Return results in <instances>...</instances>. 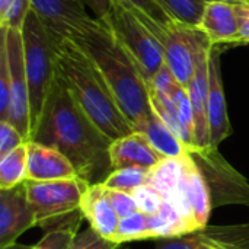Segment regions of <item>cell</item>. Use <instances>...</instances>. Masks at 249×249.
I'll return each mask as SVG.
<instances>
[{"instance_id":"cell-26","label":"cell","mask_w":249,"mask_h":249,"mask_svg":"<svg viewBox=\"0 0 249 249\" xmlns=\"http://www.w3.org/2000/svg\"><path fill=\"white\" fill-rule=\"evenodd\" d=\"M149 214L143 212H136L130 216L120 219V225L115 235L117 244H125L133 241H149Z\"/></svg>"},{"instance_id":"cell-4","label":"cell","mask_w":249,"mask_h":249,"mask_svg":"<svg viewBox=\"0 0 249 249\" xmlns=\"http://www.w3.org/2000/svg\"><path fill=\"white\" fill-rule=\"evenodd\" d=\"M20 31L29 88L31 133H34L57 76L55 41L32 9L28 12Z\"/></svg>"},{"instance_id":"cell-36","label":"cell","mask_w":249,"mask_h":249,"mask_svg":"<svg viewBox=\"0 0 249 249\" xmlns=\"http://www.w3.org/2000/svg\"><path fill=\"white\" fill-rule=\"evenodd\" d=\"M0 249H32V247H31V245H23V244L13 242V244L4 245V247H0Z\"/></svg>"},{"instance_id":"cell-34","label":"cell","mask_w":249,"mask_h":249,"mask_svg":"<svg viewBox=\"0 0 249 249\" xmlns=\"http://www.w3.org/2000/svg\"><path fill=\"white\" fill-rule=\"evenodd\" d=\"M239 23V44H249V3L235 4Z\"/></svg>"},{"instance_id":"cell-3","label":"cell","mask_w":249,"mask_h":249,"mask_svg":"<svg viewBox=\"0 0 249 249\" xmlns=\"http://www.w3.org/2000/svg\"><path fill=\"white\" fill-rule=\"evenodd\" d=\"M55 67L79 107L105 137L114 142L134 131L102 74L73 39L55 41Z\"/></svg>"},{"instance_id":"cell-33","label":"cell","mask_w":249,"mask_h":249,"mask_svg":"<svg viewBox=\"0 0 249 249\" xmlns=\"http://www.w3.org/2000/svg\"><path fill=\"white\" fill-rule=\"evenodd\" d=\"M107 194H108V198H109L114 210L120 216V219H123L125 216H130V214L139 212L137 204H136V201H134V198H133V196L130 193H124V191H117V190L107 188Z\"/></svg>"},{"instance_id":"cell-9","label":"cell","mask_w":249,"mask_h":249,"mask_svg":"<svg viewBox=\"0 0 249 249\" xmlns=\"http://www.w3.org/2000/svg\"><path fill=\"white\" fill-rule=\"evenodd\" d=\"M166 200L187 222L191 233L209 226V219L213 210L210 188L190 153L185 159L182 179Z\"/></svg>"},{"instance_id":"cell-38","label":"cell","mask_w":249,"mask_h":249,"mask_svg":"<svg viewBox=\"0 0 249 249\" xmlns=\"http://www.w3.org/2000/svg\"><path fill=\"white\" fill-rule=\"evenodd\" d=\"M120 249H121V248H120Z\"/></svg>"},{"instance_id":"cell-21","label":"cell","mask_w":249,"mask_h":249,"mask_svg":"<svg viewBox=\"0 0 249 249\" xmlns=\"http://www.w3.org/2000/svg\"><path fill=\"white\" fill-rule=\"evenodd\" d=\"M134 15L159 39L178 20L159 3V0H112Z\"/></svg>"},{"instance_id":"cell-23","label":"cell","mask_w":249,"mask_h":249,"mask_svg":"<svg viewBox=\"0 0 249 249\" xmlns=\"http://www.w3.org/2000/svg\"><path fill=\"white\" fill-rule=\"evenodd\" d=\"M188 153L182 158H165L160 163L149 171V182L155 188H158L165 198H168L179 185L184 169L185 159Z\"/></svg>"},{"instance_id":"cell-29","label":"cell","mask_w":249,"mask_h":249,"mask_svg":"<svg viewBox=\"0 0 249 249\" xmlns=\"http://www.w3.org/2000/svg\"><path fill=\"white\" fill-rule=\"evenodd\" d=\"M131 196L137 204L139 212H143L146 214H156L166 200L163 194L150 184L139 187L131 193Z\"/></svg>"},{"instance_id":"cell-1","label":"cell","mask_w":249,"mask_h":249,"mask_svg":"<svg viewBox=\"0 0 249 249\" xmlns=\"http://www.w3.org/2000/svg\"><path fill=\"white\" fill-rule=\"evenodd\" d=\"M31 140L60 150L90 184L111 168V140L89 120L58 74Z\"/></svg>"},{"instance_id":"cell-25","label":"cell","mask_w":249,"mask_h":249,"mask_svg":"<svg viewBox=\"0 0 249 249\" xmlns=\"http://www.w3.org/2000/svg\"><path fill=\"white\" fill-rule=\"evenodd\" d=\"M101 182L109 190H117L131 194L134 190L149 182V169H143V168L115 169L111 171Z\"/></svg>"},{"instance_id":"cell-20","label":"cell","mask_w":249,"mask_h":249,"mask_svg":"<svg viewBox=\"0 0 249 249\" xmlns=\"http://www.w3.org/2000/svg\"><path fill=\"white\" fill-rule=\"evenodd\" d=\"M136 131L142 133L162 158H182L188 153L184 142L155 112Z\"/></svg>"},{"instance_id":"cell-32","label":"cell","mask_w":249,"mask_h":249,"mask_svg":"<svg viewBox=\"0 0 249 249\" xmlns=\"http://www.w3.org/2000/svg\"><path fill=\"white\" fill-rule=\"evenodd\" d=\"M26 139L7 121H0V158L25 144Z\"/></svg>"},{"instance_id":"cell-13","label":"cell","mask_w":249,"mask_h":249,"mask_svg":"<svg viewBox=\"0 0 249 249\" xmlns=\"http://www.w3.org/2000/svg\"><path fill=\"white\" fill-rule=\"evenodd\" d=\"M36 225L25 182L10 190H0V247L16 242L23 232Z\"/></svg>"},{"instance_id":"cell-15","label":"cell","mask_w":249,"mask_h":249,"mask_svg":"<svg viewBox=\"0 0 249 249\" xmlns=\"http://www.w3.org/2000/svg\"><path fill=\"white\" fill-rule=\"evenodd\" d=\"M209 125L210 147L219 146L232 134L220 69V45H213L209 58Z\"/></svg>"},{"instance_id":"cell-22","label":"cell","mask_w":249,"mask_h":249,"mask_svg":"<svg viewBox=\"0 0 249 249\" xmlns=\"http://www.w3.org/2000/svg\"><path fill=\"white\" fill-rule=\"evenodd\" d=\"M83 219L85 217L79 209L73 213L44 223L41 228H45L47 232L38 244L32 245V249H70L79 233V226Z\"/></svg>"},{"instance_id":"cell-2","label":"cell","mask_w":249,"mask_h":249,"mask_svg":"<svg viewBox=\"0 0 249 249\" xmlns=\"http://www.w3.org/2000/svg\"><path fill=\"white\" fill-rule=\"evenodd\" d=\"M102 74L117 105L134 131L153 112L149 85L104 19L88 23L71 38Z\"/></svg>"},{"instance_id":"cell-24","label":"cell","mask_w":249,"mask_h":249,"mask_svg":"<svg viewBox=\"0 0 249 249\" xmlns=\"http://www.w3.org/2000/svg\"><path fill=\"white\" fill-rule=\"evenodd\" d=\"M26 143L0 158V190L15 188L18 185H22L28 179Z\"/></svg>"},{"instance_id":"cell-17","label":"cell","mask_w":249,"mask_h":249,"mask_svg":"<svg viewBox=\"0 0 249 249\" xmlns=\"http://www.w3.org/2000/svg\"><path fill=\"white\" fill-rule=\"evenodd\" d=\"M163 159L165 158H162L139 131L120 137L109 144V162L112 171L123 168H143L150 171Z\"/></svg>"},{"instance_id":"cell-16","label":"cell","mask_w":249,"mask_h":249,"mask_svg":"<svg viewBox=\"0 0 249 249\" xmlns=\"http://www.w3.org/2000/svg\"><path fill=\"white\" fill-rule=\"evenodd\" d=\"M28 179L26 181H58L80 178L74 165L60 150L36 143L28 142Z\"/></svg>"},{"instance_id":"cell-6","label":"cell","mask_w":249,"mask_h":249,"mask_svg":"<svg viewBox=\"0 0 249 249\" xmlns=\"http://www.w3.org/2000/svg\"><path fill=\"white\" fill-rule=\"evenodd\" d=\"M188 153L206 178L213 207L241 204L249 207V182L216 149L188 147Z\"/></svg>"},{"instance_id":"cell-18","label":"cell","mask_w":249,"mask_h":249,"mask_svg":"<svg viewBox=\"0 0 249 249\" xmlns=\"http://www.w3.org/2000/svg\"><path fill=\"white\" fill-rule=\"evenodd\" d=\"M197 29L212 45L239 44V23L235 4L207 1Z\"/></svg>"},{"instance_id":"cell-27","label":"cell","mask_w":249,"mask_h":249,"mask_svg":"<svg viewBox=\"0 0 249 249\" xmlns=\"http://www.w3.org/2000/svg\"><path fill=\"white\" fill-rule=\"evenodd\" d=\"M159 3L178 22L197 28L207 0H159Z\"/></svg>"},{"instance_id":"cell-37","label":"cell","mask_w":249,"mask_h":249,"mask_svg":"<svg viewBox=\"0 0 249 249\" xmlns=\"http://www.w3.org/2000/svg\"><path fill=\"white\" fill-rule=\"evenodd\" d=\"M207 1H213V0H207ZM214 1H225V3H231V4H239V3H249V0H214Z\"/></svg>"},{"instance_id":"cell-12","label":"cell","mask_w":249,"mask_h":249,"mask_svg":"<svg viewBox=\"0 0 249 249\" xmlns=\"http://www.w3.org/2000/svg\"><path fill=\"white\" fill-rule=\"evenodd\" d=\"M156 249H249V222L207 226L179 238L163 239Z\"/></svg>"},{"instance_id":"cell-19","label":"cell","mask_w":249,"mask_h":249,"mask_svg":"<svg viewBox=\"0 0 249 249\" xmlns=\"http://www.w3.org/2000/svg\"><path fill=\"white\" fill-rule=\"evenodd\" d=\"M80 212L90 228H93L105 239L115 242L120 216L114 210L108 198L107 188L102 182H95L89 185V188L83 194Z\"/></svg>"},{"instance_id":"cell-11","label":"cell","mask_w":249,"mask_h":249,"mask_svg":"<svg viewBox=\"0 0 249 249\" xmlns=\"http://www.w3.org/2000/svg\"><path fill=\"white\" fill-rule=\"evenodd\" d=\"M31 9L55 41L71 39L95 18L80 0H31Z\"/></svg>"},{"instance_id":"cell-31","label":"cell","mask_w":249,"mask_h":249,"mask_svg":"<svg viewBox=\"0 0 249 249\" xmlns=\"http://www.w3.org/2000/svg\"><path fill=\"white\" fill-rule=\"evenodd\" d=\"M10 98V67L4 39L0 36V120H4Z\"/></svg>"},{"instance_id":"cell-30","label":"cell","mask_w":249,"mask_h":249,"mask_svg":"<svg viewBox=\"0 0 249 249\" xmlns=\"http://www.w3.org/2000/svg\"><path fill=\"white\" fill-rule=\"evenodd\" d=\"M121 244L105 239L93 228H86L74 238L70 249H120Z\"/></svg>"},{"instance_id":"cell-14","label":"cell","mask_w":249,"mask_h":249,"mask_svg":"<svg viewBox=\"0 0 249 249\" xmlns=\"http://www.w3.org/2000/svg\"><path fill=\"white\" fill-rule=\"evenodd\" d=\"M212 44H207L198 57L196 73L187 86L194 115V146L196 149L207 150L210 147V125H209V58Z\"/></svg>"},{"instance_id":"cell-5","label":"cell","mask_w":249,"mask_h":249,"mask_svg":"<svg viewBox=\"0 0 249 249\" xmlns=\"http://www.w3.org/2000/svg\"><path fill=\"white\" fill-rule=\"evenodd\" d=\"M102 19L109 25L149 83L165 64L163 48L159 39L134 15L115 1H112L109 13Z\"/></svg>"},{"instance_id":"cell-8","label":"cell","mask_w":249,"mask_h":249,"mask_svg":"<svg viewBox=\"0 0 249 249\" xmlns=\"http://www.w3.org/2000/svg\"><path fill=\"white\" fill-rule=\"evenodd\" d=\"M0 36L4 39L9 67H10V98L4 120L19 130V133L31 142V104L29 88L25 70L23 38L19 28H0Z\"/></svg>"},{"instance_id":"cell-28","label":"cell","mask_w":249,"mask_h":249,"mask_svg":"<svg viewBox=\"0 0 249 249\" xmlns=\"http://www.w3.org/2000/svg\"><path fill=\"white\" fill-rule=\"evenodd\" d=\"M31 0H0V28H22Z\"/></svg>"},{"instance_id":"cell-10","label":"cell","mask_w":249,"mask_h":249,"mask_svg":"<svg viewBox=\"0 0 249 249\" xmlns=\"http://www.w3.org/2000/svg\"><path fill=\"white\" fill-rule=\"evenodd\" d=\"M165 66L175 76L178 83L187 88L196 73L201 50L210 44L209 39L193 26L175 23L160 38Z\"/></svg>"},{"instance_id":"cell-35","label":"cell","mask_w":249,"mask_h":249,"mask_svg":"<svg viewBox=\"0 0 249 249\" xmlns=\"http://www.w3.org/2000/svg\"><path fill=\"white\" fill-rule=\"evenodd\" d=\"M89 10L93 12V16L96 19L105 18L112 6V0H80Z\"/></svg>"},{"instance_id":"cell-7","label":"cell","mask_w":249,"mask_h":249,"mask_svg":"<svg viewBox=\"0 0 249 249\" xmlns=\"http://www.w3.org/2000/svg\"><path fill=\"white\" fill-rule=\"evenodd\" d=\"M89 185L90 182L82 178L42 182L25 181L28 203L36 217L38 226L79 210Z\"/></svg>"}]
</instances>
